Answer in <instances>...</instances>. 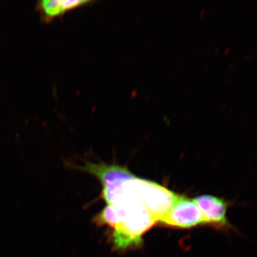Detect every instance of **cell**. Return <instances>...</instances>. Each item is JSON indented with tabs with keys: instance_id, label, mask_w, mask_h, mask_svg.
I'll return each mask as SVG.
<instances>
[{
	"instance_id": "obj_1",
	"label": "cell",
	"mask_w": 257,
	"mask_h": 257,
	"mask_svg": "<svg viewBox=\"0 0 257 257\" xmlns=\"http://www.w3.org/2000/svg\"><path fill=\"white\" fill-rule=\"evenodd\" d=\"M178 196L160 184L135 177L124 184L122 201L140 202L159 222L170 210Z\"/></svg>"
},
{
	"instance_id": "obj_2",
	"label": "cell",
	"mask_w": 257,
	"mask_h": 257,
	"mask_svg": "<svg viewBox=\"0 0 257 257\" xmlns=\"http://www.w3.org/2000/svg\"><path fill=\"white\" fill-rule=\"evenodd\" d=\"M64 166L70 170L82 171L96 177L102 184L101 198L108 205L121 202L124 197V186L128 181L135 178L126 166L116 163L95 162L85 161L84 165H78L69 161L64 162Z\"/></svg>"
},
{
	"instance_id": "obj_3",
	"label": "cell",
	"mask_w": 257,
	"mask_h": 257,
	"mask_svg": "<svg viewBox=\"0 0 257 257\" xmlns=\"http://www.w3.org/2000/svg\"><path fill=\"white\" fill-rule=\"evenodd\" d=\"M123 202V201H122ZM127 204V211L124 220L114 228L111 240L117 250L137 248L143 243V236L157 221L140 202L124 200Z\"/></svg>"
},
{
	"instance_id": "obj_4",
	"label": "cell",
	"mask_w": 257,
	"mask_h": 257,
	"mask_svg": "<svg viewBox=\"0 0 257 257\" xmlns=\"http://www.w3.org/2000/svg\"><path fill=\"white\" fill-rule=\"evenodd\" d=\"M198 206L203 216L206 224L225 233H239L234 225L231 224L227 217L228 209L234 205V202H229L224 198L203 194L193 199Z\"/></svg>"
},
{
	"instance_id": "obj_5",
	"label": "cell",
	"mask_w": 257,
	"mask_h": 257,
	"mask_svg": "<svg viewBox=\"0 0 257 257\" xmlns=\"http://www.w3.org/2000/svg\"><path fill=\"white\" fill-rule=\"evenodd\" d=\"M159 222L180 229H190L206 224L202 211L192 199L179 195L170 210Z\"/></svg>"
},
{
	"instance_id": "obj_6",
	"label": "cell",
	"mask_w": 257,
	"mask_h": 257,
	"mask_svg": "<svg viewBox=\"0 0 257 257\" xmlns=\"http://www.w3.org/2000/svg\"><path fill=\"white\" fill-rule=\"evenodd\" d=\"M95 1L91 0H43L37 3L36 11L42 23L49 24L66 13L77 8L89 6Z\"/></svg>"
},
{
	"instance_id": "obj_7",
	"label": "cell",
	"mask_w": 257,
	"mask_h": 257,
	"mask_svg": "<svg viewBox=\"0 0 257 257\" xmlns=\"http://www.w3.org/2000/svg\"><path fill=\"white\" fill-rule=\"evenodd\" d=\"M126 211L127 205L125 202L109 204L93 218L92 222L97 226L107 225L114 229L124 220Z\"/></svg>"
}]
</instances>
